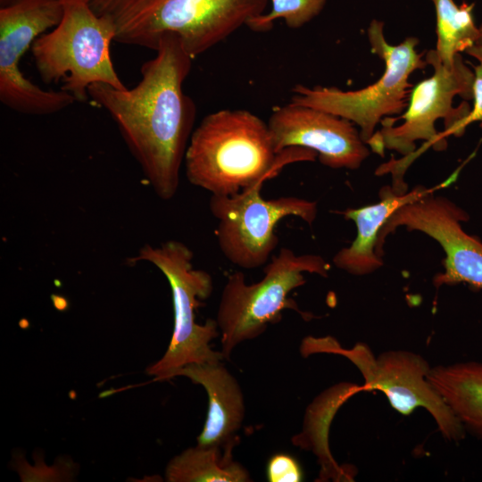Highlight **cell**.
Masks as SVG:
<instances>
[{
	"label": "cell",
	"mask_w": 482,
	"mask_h": 482,
	"mask_svg": "<svg viewBox=\"0 0 482 482\" xmlns=\"http://www.w3.org/2000/svg\"><path fill=\"white\" fill-rule=\"evenodd\" d=\"M156 55L141 66L132 88L104 83L88 87V96L115 121L131 154L157 196L170 200L194 131L196 107L183 91L193 57L176 34L163 35Z\"/></svg>",
	"instance_id": "1"
},
{
	"label": "cell",
	"mask_w": 482,
	"mask_h": 482,
	"mask_svg": "<svg viewBox=\"0 0 482 482\" xmlns=\"http://www.w3.org/2000/svg\"><path fill=\"white\" fill-rule=\"evenodd\" d=\"M316 157L302 147L277 154L265 121L247 110L224 109L205 116L194 129L184 162L192 185L212 195H233L290 162Z\"/></svg>",
	"instance_id": "2"
},
{
	"label": "cell",
	"mask_w": 482,
	"mask_h": 482,
	"mask_svg": "<svg viewBox=\"0 0 482 482\" xmlns=\"http://www.w3.org/2000/svg\"><path fill=\"white\" fill-rule=\"evenodd\" d=\"M114 26V41L156 50L167 33L179 36L195 59L265 11L269 0H90Z\"/></svg>",
	"instance_id": "3"
},
{
	"label": "cell",
	"mask_w": 482,
	"mask_h": 482,
	"mask_svg": "<svg viewBox=\"0 0 482 482\" xmlns=\"http://www.w3.org/2000/svg\"><path fill=\"white\" fill-rule=\"evenodd\" d=\"M426 62L433 67L431 77L416 84L409 95L406 111L400 117L403 122L399 126L383 119L382 129L375 132L367 145L381 155L385 148L395 150L403 155L399 161L384 164L386 173L402 180L403 175L412 161L416 141L425 140L424 146L443 150L446 146L445 137L461 136L465 131L464 121L470 112L464 103L453 107L454 96L472 99L474 72L458 54L451 67L444 65L435 50L426 54Z\"/></svg>",
	"instance_id": "4"
},
{
	"label": "cell",
	"mask_w": 482,
	"mask_h": 482,
	"mask_svg": "<svg viewBox=\"0 0 482 482\" xmlns=\"http://www.w3.org/2000/svg\"><path fill=\"white\" fill-rule=\"evenodd\" d=\"M63 14L54 29L37 37L30 50L40 79L62 81L61 90L76 101L89 96L87 88L104 83L117 89L126 86L114 70L110 46L115 38L111 21L98 16L90 0H61Z\"/></svg>",
	"instance_id": "5"
},
{
	"label": "cell",
	"mask_w": 482,
	"mask_h": 482,
	"mask_svg": "<svg viewBox=\"0 0 482 482\" xmlns=\"http://www.w3.org/2000/svg\"><path fill=\"white\" fill-rule=\"evenodd\" d=\"M330 265L318 254H296L283 247L263 269V278L246 284L242 271L230 274L223 287L216 321L221 335V353L229 359L234 348L258 337L268 325L278 322L286 309L306 314L288 297L304 285L303 273L328 276ZM311 316V315H310Z\"/></svg>",
	"instance_id": "6"
},
{
	"label": "cell",
	"mask_w": 482,
	"mask_h": 482,
	"mask_svg": "<svg viewBox=\"0 0 482 482\" xmlns=\"http://www.w3.org/2000/svg\"><path fill=\"white\" fill-rule=\"evenodd\" d=\"M194 253L184 243L169 240L158 246L145 244L128 263L147 262L154 264L167 278L171 289L174 327L163 356L146 369L155 380L173 378L174 373L191 363H217L224 358L210 342L219 336L216 320L204 324L195 321V310L202 300L209 298L213 290L212 276L204 270L195 269Z\"/></svg>",
	"instance_id": "7"
},
{
	"label": "cell",
	"mask_w": 482,
	"mask_h": 482,
	"mask_svg": "<svg viewBox=\"0 0 482 482\" xmlns=\"http://www.w3.org/2000/svg\"><path fill=\"white\" fill-rule=\"evenodd\" d=\"M368 38L374 54L386 64L375 83L356 90L345 91L335 87H308L297 84L292 88L291 104L309 106L342 117L360 128L365 144L375 133L383 118L399 114L407 106L410 75L423 69L427 62L416 51L419 40L411 37L399 45H390L384 36V23L373 20Z\"/></svg>",
	"instance_id": "8"
},
{
	"label": "cell",
	"mask_w": 482,
	"mask_h": 482,
	"mask_svg": "<svg viewBox=\"0 0 482 482\" xmlns=\"http://www.w3.org/2000/svg\"><path fill=\"white\" fill-rule=\"evenodd\" d=\"M303 356L326 353L343 355L360 370L364 391L382 392L391 407L402 415L424 408L448 441L460 442L465 429L451 408L428 379L431 367L420 354L406 350H389L376 357L364 343L346 349L332 337H307L301 345Z\"/></svg>",
	"instance_id": "9"
},
{
	"label": "cell",
	"mask_w": 482,
	"mask_h": 482,
	"mask_svg": "<svg viewBox=\"0 0 482 482\" xmlns=\"http://www.w3.org/2000/svg\"><path fill=\"white\" fill-rule=\"evenodd\" d=\"M265 179L233 195H212L209 209L218 220L215 230L224 257L232 264L253 270L266 264L278 245L276 228L284 218H300L312 225L317 203L296 196L265 199Z\"/></svg>",
	"instance_id": "10"
},
{
	"label": "cell",
	"mask_w": 482,
	"mask_h": 482,
	"mask_svg": "<svg viewBox=\"0 0 482 482\" xmlns=\"http://www.w3.org/2000/svg\"><path fill=\"white\" fill-rule=\"evenodd\" d=\"M61 0H18L0 8V100L24 114L46 115L62 111L75 98L62 90H45L29 80L20 62L34 40L62 18Z\"/></svg>",
	"instance_id": "11"
},
{
	"label": "cell",
	"mask_w": 482,
	"mask_h": 482,
	"mask_svg": "<svg viewBox=\"0 0 482 482\" xmlns=\"http://www.w3.org/2000/svg\"><path fill=\"white\" fill-rule=\"evenodd\" d=\"M469 219L459 205L431 191L393 212L380 231L377 253L384 255L386 239L396 229L420 231L436 240L445 253V270L434 277L436 288L463 283L482 291V241L463 230L461 223Z\"/></svg>",
	"instance_id": "12"
},
{
	"label": "cell",
	"mask_w": 482,
	"mask_h": 482,
	"mask_svg": "<svg viewBox=\"0 0 482 482\" xmlns=\"http://www.w3.org/2000/svg\"><path fill=\"white\" fill-rule=\"evenodd\" d=\"M277 154L302 147L314 151L332 169H358L369 156L367 144L350 120L309 106L276 107L267 122Z\"/></svg>",
	"instance_id": "13"
},
{
	"label": "cell",
	"mask_w": 482,
	"mask_h": 482,
	"mask_svg": "<svg viewBox=\"0 0 482 482\" xmlns=\"http://www.w3.org/2000/svg\"><path fill=\"white\" fill-rule=\"evenodd\" d=\"M431 191L434 188L418 186L411 192L399 195L391 187L386 186L379 192L378 203L337 212L345 220L355 223L357 233L349 246L340 249L334 255V265L356 276L367 275L378 270L384 262L376 249L380 231L388 218L402 205Z\"/></svg>",
	"instance_id": "14"
},
{
	"label": "cell",
	"mask_w": 482,
	"mask_h": 482,
	"mask_svg": "<svg viewBox=\"0 0 482 482\" xmlns=\"http://www.w3.org/2000/svg\"><path fill=\"white\" fill-rule=\"evenodd\" d=\"M179 376L201 385L208 395L207 417L197 445H224L235 439L244 420L245 403L240 386L231 373L220 362L191 363L177 370L173 378Z\"/></svg>",
	"instance_id": "15"
},
{
	"label": "cell",
	"mask_w": 482,
	"mask_h": 482,
	"mask_svg": "<svg viewBox=\"0 0 482 482\" xmlns=\"http://www.w3.org/2000/svg\"><path fill=\"white\" fill-rule=\"evenodd\" d=\"M428 379L465 431L482 441V362L470 361L431 367Z\"/></svg>",
	"instance_id": "16"
},
{
	"label": "cell",
	"mask_w": 482,
	"mask_h": 482,
	"mask_svg": "<svg viewBox=\"0 0 482 482\" xmlns=\"http://www.w3.org/2000/svg\"><path fill=\"white\" fill-rule=\"evenodd\" d=\"M236 438L224 445H196L175 456L169 462L165 478L169 482H247V470L235 461L232 449Z\"/></svg>",
	"instance_id": "17"
},
{
	"label": "cell",
	"mask_w": 482,
	"mask_h": 482,
	"mask_svg": "<svg viewBox=\"0 0 482 482\" xmlns=\"http://www.w3.org/2000/svg\"><path fill=\"white\" fill-rule=\"evenodd\" d=\"M330 389V400H328V392H324L325 395V405L326 407L322 410L320 408V405L316 401L312 404L319 410V412L310 405L309 408L315 411L318 415L316 416L313 412L306 411L305 420H314L316 423L312 421L303 420V428L301 434H308L312 431V434L307 436H295L293 437V444L296 446L304 448V446L316 436L319 435L315 440L312 443L309 450L312 451L319 458L321 464V473L320 478H325L328 480L329 478H353V476H350V471H344L336 463L329 453L328 447V425L332 420L337 410L342 405L348 398L353 395L363 391L362 386L353 385V384H340L337 386L331 387Z\"/></svg>",
	"instance_id": "18"
},
{
	"label": "cell",
	"mask_w": 482,
	"mask_h": 482,
	"mask_svg": "<svg viewBox=\"0 0 482 482\" xmlns=\"http://www.w3.org/2000/svg\"><path fill=\"white\" fill-rule=\"evenodd\" d=\"M436 15V47L440 62L448 67L454 64L460 53L478 43L479 28L475 25L474 4L458 6L453 0H431Z\"/></svg>",
	"instance_id": "19"
},
{
	"label": "cell",
	"mask_w": 482,
	"mask_h": 482,
	"mask_svg": "<svg viewBox=\"0 0 482 482\" xmlns=\"http://www.w3.org/2000/svg\"><path fill=\"white\" fill-rule=\"evenodd\" d=\"M270 12L252 18L246 26L254 32L269 31L276 20H284L290 29H298L319 15L327 0H269Z\"/></svg>",
	"instance_id": "20"
},
{
	"label": "cell",
	"mask_w": 482,
	"mask_h": 482,
	"mask_svg": "<svg viewBox=\"0 0 482 482\" xmlns=\"http://www.w3.org/2000/svg\"><path fill=\"white\" fill-rule=\"evenodd\" d=\"M266 473L270 482H299L303 478L297 461L286 453L273 455L268 461Z\"/></svg>",
	"instance_id": "21"
},
{
	"label": "cell",
	"mask_w": 482,
	"mask_h": 482,
	"mask_svg": "<svg viewBox=\"0 0 482 482\" xmlns=\"http://www.w3.org/2000/svg\"><path fill=\"white\" fill-rule=\"evenodd\" d=\"M466 52L477 59L478 64L474 68L473 106L464 121V126L466 128L471 122L479 121L482 128V44H476Z\"/></svg>",
	"instance_id": "22"
},
{
	"label": "cell",
	"mask_w": 482,
	"mask_h": 482,
	"mask_svg": "<svg viewBox=\"0 0 482 482\" xmlns=\"http://www.w3.org/2000/svg\"><path fill=\"white\" fill-rule=\"evenodd\" d=\"M17 1L18 0H0V8L9 6L16 3Z\"/></svg>",
	"instance_id": "23"
},
{
	"label": "cell",
	"mask_w": 482,
	"mask_h": 482,
	"mask_svg": "<svg viewBox=\"0 0 482 482\" xmlns=\"http://www.w3.org/2000/svg\"><path fill=\"white\" fill-rule=\"evenodd\" d=\"M479 33H480V36H479L478 44H482V24L479 27Z\"/></svg>",
	"instance_id": "24"
}]
</instances>
